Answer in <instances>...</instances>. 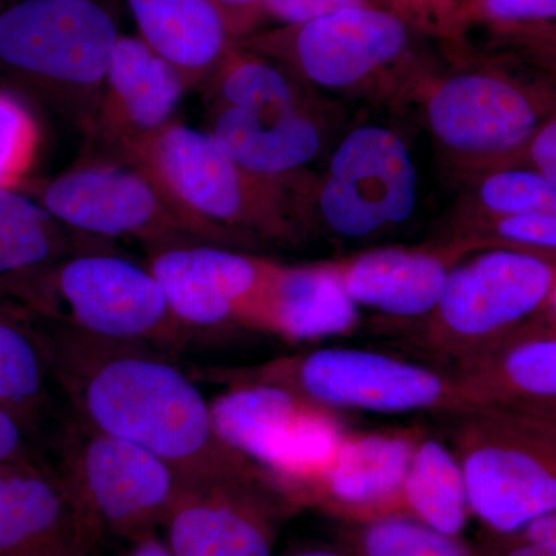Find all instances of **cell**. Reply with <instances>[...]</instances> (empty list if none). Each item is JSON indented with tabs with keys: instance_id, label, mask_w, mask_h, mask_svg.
I'll return each instance as SVG.
<instances>
[{
	"instance_id": "20",
	"label": "cell",
	"mask_w": 556,
	"mask_h": 556,
	"mask_svg": "<svg viewBox=\"0 0 556 556\" xmlns=\"http://www.w3.org/2000/svg\"><path fill=\"white\" fill-rule=\"evenodd\" d=\"M357 308L332 263L287 266L270 262L239 325L287 342H314L353 332Z\"/></svg>"
},
{
	"instance_id": "9",
	"label": "cell",
	"mask_w": 556,
	"mask_h": 556,
	"mask_svg": "<svg viewBox=\"0 0 556 556\" xmlns=\"http://www.w3.org/2000/svg\"><path fill=\"white\" fill-rule=\"evenodd\" d=\"M218 437L300 510V495L331 463L348 428L336 409L265 383L228 387L211 402Z\"/></svg>"
},
{
	"instance_id": "11",
	"label": "cell",
	"mask_w": 556,
	"mask_h": 556,
	"mask_svg": "<svg viewBox=\"0 0 556 556\" xmlns=\"http://www.w3.org/2000/svg\"><path fill=\"white\" fill-rule=\"evenodd\" d=\"M417 170L404 139L379 126L357 127L332 153L318 197L324 222L345 239H365L412 217Z\"/></svg>"
},
{
	"instance_id": "27",
	"label": "cell",
	"mask_w": 556,
	"mask_h": 556,
	"mask_svg": "<svg viewBox=\"0 0 556 556\" xmlns=\"http://www.w3.org/2000/svg\"><path fill=\"white\" fill-rule=\"evenodd\" d=\"M215 108H233L258 113L300 109L291 79L257 53L232 43L212 73Z\"/></svg>"
},
{
	"instance_id": "10",
	"label": "cell",
	"mask_w": 556,
	"mask_h": 556,
	"mask_svg": "<svg viewBox=\"0 0 556 556\" xmlns=\"http://www.w3.org/2000/svg\"><path fill=\"white\" fill-rule=\"evenodd\" d=\"M60 473L101 536L130 541L163 527L182 485L148 450L83 424L68 439Z\"/></svg>"
},
{
	"instance_id": "1",
	"label": "cell",
	"mask_w": 556,
	"mask_h": 556,
	"mask_svg": "<svg viewBox=\"0 0 556 556\" xmlns=\"http://www.w3.org/2000/svg\"><path fill=\"white\" fill-rule=\"evenodd\" d=\"M40 334L51 378L83 426L148 450L182 482L266 477L222 441L211 404L167 351L90 338L65 327Z\"/></svg>"
},
{
	"instance_id": "25",
	"label": "cell",
	"mask_w": 556,
	"mask_h": 556,
	"mask_svg": "<svg viewBox=\"0 0 556 556\" xmlns=\"http://www.w3.org/2000/svg\"><path fill=\"white\" fill-rule=\"evenodd\" d=\"M402 515L448 535H460L471 518L455 453L427 433L417 444L405 478Z\"/></svg>"
},
{
	"instance_id": "33",
	"label": "cell",
	"mask_w": 556,
	"mask_h": 556,
	"mask_svg": "<svg viewBox=\"0 0 556 556\" xmlns=\"http://www.w3.org/2000/svg\"><path fill=\"white\" fill-rule=\"evenodd\" d=\"M473 546L477 556H556V543L530 540L519 529L506 533L484 530Z\"/></svg>"
},
{
	"instance_id": "26",
	"label": "cell",
	"mask_w": 556,
	"mask_h": 556,
	"mask_svg": "<svg viewBox=\"0 0 556 556\" xmlns=\"http://www.w3.org/2000/svg\"><path fill=\"white\" fill-rule=\"evenodd\" d=\"M28 318L0 314V407L33 433L49 404V357L42 334Z\"/></svg>"
},
{
	"instance_id": "8",
	"label": "cell",
	"mask_w": 556,
	"mask_h": 556,
	"mask_svg": "<svg viewBox=\"0 0 556 556\" xmlns=\"http://www.w3.org/2000/svg\"><path fill=\"white\" fill-rule=\"evenodd\" d=\"M555 262L500 248L450 270L419 346L455 368L533 318L555 316Z\"/></svg>"
},
{
	"instance_id": "12",
	"label": "cell",
	"mask_w": 556,
	"mask_h": 556,
	"mask_svg": "<svg viewBox=\"0 0 556 556\" xmlns=\"http://www.w3.org/2000/svg\"><path fill=\"white\" fill-rule=\"evenodd\" d=\"M295 511L266 477L182 482L163 540L174 556H273Z\"/></svg>"
},
{
	"instance_id": "37",
	"label": "cell",
	"mask_w": 556,
	"mask_h": 556,
	"mask_svg": "<svg viewBox=\"0 0 556 556\" xmlns=\"http://www.w3.org/2000/svg\"><path fill=\"white\" fill-rule=\"evenodd\" d=\"M530 155L536 172L556 185V124L548 121L530 138Z\"/></svg>"
},
{
	"instance_id": "39",
	"label": "cell",
	"mask_w": 556,
	"mask_h": 556,
	"mask_svg": "<svg viewBox=\"0 0 556 556\" xmlns=\"http://www.w3.org/2000/svg\"><path fill=\"white\" fill-rule=\"evenodd\" d=\"M283 556H353L338 547H300L288 552Z\"/></svg>"
},
{
	"instance_id": "28",
	"label": "cell",
	"mask_w": 556,
	"mask_h": 556,
	"mask_svg": "<svg viewBox=\"0 0 556 556\" xmlns=\"http://www.w3.org/2000/svg\"><path fill=\"white\" fill-rule=\"evenodd\" d=\"M339 547L353 556H477L460 535H448L408 517L342 522Z\"/></svg>"
},
{
	"instance_id": "6",
	"label": "cell",
	"mask_w": 556,
	"mask_h": 556,
	"mask_svg": "<svg viewBox=\"0 0 556 556\" xmlns=\"http://www.w3.org/2000/svg\"><path fill=\"white\" fill-rule=\"evenodd\" d=\"M453 417L468 506L486 532H514L556 511V419L500 408Z\"/></svg>"
},
{
	"instance_id": "29",
	"label": "cell",
	"mask_w": 556,
	"mask_h": 556,
	"mask_svg": "<svg viewBox=\"0 0 556 556\" xmlns=\"http://www.w3.org/2000/svg\"><path fill=\"white\" fill-rule=\"evenodd\" d=\"M39 144V124L30 108L0 90V189H20L27 181Z\"/></svg>"
},
{
	"instance_id": "22",
	"label": "cell",
	"mask_w": 556,
	"mask_h": 556,
	"mask_svg": "<svg viewBox=\"0 0 556 556\" xmlns=\"http://www.w3.org/2000/svg\"><path fill=\"white\" fill-rule=\"evenodd\" d=\"M138 38L169 62L186 87L211 78L233 40L214 0H126Z\"/></svg>"
},
{
	"instance_id": "40",
	"label": "cell",
	"mask_w": 556,
	"mask_h": 556,
	"mask_svg": "<svg viewBox=\"0 0 556 556\" xmlns=\"http://www.w3.org/2000/svg\"><path fill=\"white\" fill-rule=\"evenodd\" d=\"M7 2H10V0H0V7L5 5Z\"/></svg>"
},
{
	"instance_id": "38",
	"label": "cell",
	"mask_w": 556,
	"mask_h": 556,
	"mask_svg": "<svg viewBox=\"0 0 556 556\" xmlns=\"http://www.w3.org/2000/svg\"><path fill=\"white\" fill-rule=\"evenodd\" d=\"M126 556H174L164 543L163 538L156 535V532L146 533V535L131 541L130 551Z\"/></svg>"
},
{
	"instance_id": "5",
	"label": "cell",
	"mask_w": 556,
	"mask_h": 556,
	"mask_svg": "<svg viewBox=\"0 0 556 556\" xmlns=\"http://www.w3.org/2000/svg\"><path fill=\"white\" fill-rule=\"evenodd\" d=\"M112 159L146 172L193 217L254 244L294 237L278 179L241 169L207 131L172 119L148 137L124 146Z\"/></svg>"
},
{
	"instance_id": "24",
	"label": "cell",
	"mask_w": 556,
	"mask_h": 556,
	"mask_svg": "<svg viewBox=\"0 0 556 556\" xmlns=\"http://www.w3.org/2000/svg\"><path fill=\"white\" fill-rule=\"evenodd\" d=\"M108 244L62 225L21 189H0V288Z\"/></svg>"
},
{
	"instance_id": "21",
	"label": "cell",
	"mask_w": 556,
	"mask_h": 556,
	"mask_svg": "<svg viewBox=\"0 0 556 556\" xmlns=\"http://www.w3.org/2000/svg\"><path fill=\"white\" fill-rule=\"evenodd\" d=\"M475 247H479L477 241L448 251L376 249L332 265L357 306L413 320L427 318L437 308L453 263L466 248Z\"/></svg>"
},
{
	"instance_id": "3",
	"label": "cell",
	"mask_w": 556,
	"mask_h": 556,
	"mask_svg": "<svg viewBox=\"0 0 556 556\" xmlns=\"http://www.w3.org/2000/svg\"><path fill=\"white\" fill-rule=\"evenodd\" d=\"M118 24L100 0H14L0 7V76L89 126Z\"/></svg>"
},
{
	"instance_id": "23",
	"label": "cell",
	"mask_w": 556,
	"mask_h": 556,
	"mask_svg": "<svg viewBox=\"0 0 556 556\" xmlns=\"http://www.w3.org/2000/svg\"><path fill=\"white\" fill-rule=\"evenodd\" d=\"M207 134L241 169L269 179L298 170L321 148L320 130L302 109L258 113L215 108Z\"/></svg>"
},
{
	"instance_id": "2",
	"label": "cell",
	"mask_w": 556,
	"mask_h": 556,
	"mask_svg": "<svg viewBox=\"0 0 556 556\" xmlns=\"http://www.w3.org/2000/svg\"><path fill=\"white\" fill-rule=\"evenodd\" d=\"M0 298L28 317L112 342L178 350L190 331L174 317L148 266L112 249L80 252L0 288Z\"/></svg>"
},
{
	"instance_id": "15",
	"label": "cell",
	"mask_w": 556,
	"mask_h": 556,
	"mask_svg": "<svg viewBox=\"0 0 556 556\" xmlns=\"http://www.w3.org/2000/svg\"><path fill=\"white\" fill-rule=\"evenodd\" d=\"M101 538L60 470L0 468V556H91Z\"/></svg>"
},
{
	"instance_id": "31",
	"label": "cell",
	"mask_w": 556,
	"mask_h": 556,
	"mask_svg": "<svg viewBox=\"0 0 556 556\" xmlns=\"http://www.w3.org/2000/svg\"><path fill=\"white\" fill-rule=\"evenodd\" d=\"M495 237L489 243L501 244V248L517 249V251L532 252V254L547 255L556 248V214L507 215L497 217Z\"/></svg>"
},
{
	"instance_id": "4",
	"label": "cell",
	"mask_w": 556,
	"mask_h": 556,
	"mask_svg": "<svg viewBox=\"0 0 556 556\" xmlns=\"http://www.w3.org/2000/svg\"><path fill=\"white\" fill-rule=\"evenodd\" d=\"M200 375L228 387L285 388L336 412H426L453 417L475 409L452 372L358 348H318L252 367L203 369Z\"/></svg>"
},
{
	"instance_id": "16",
	"label": "cell",
	"mask_w": 556,
	"mask_h": 556,
	"mask_svg": "<svg viewBox=\"0 0 556 556\" xmlns=\"http://www.w3.org/2000/svg\"><path fill=\"white\" fill-rule=\"evenodd\" d=\"M269 263L229 248L188 244L150 252L146 266L159 281L174 317L193 332L239 324Z\"/></svg>"
},
{
	"instance_id": "7",
	"label": "cell",
	"mask_w": 556,
	"mask_h": 556,
	"mask_svg": "<svg viewBox=\"0 0 556 556\" xmlns=\"http://www.w3.org/2000/svg\"><path fill=\"white\" fill-rule=\"evenodd\" d=\"M75 232L98 240L139 241L149 251L214 244L249 247L244 237L193 217L179 207L146 172L129 164H87L20 188Z\"/></svg>"
},
{
	"instance_id": "30",
	"label": "cell",
	"mask_w": 556,
	"mask_h": 556,
	"mask_svg": "<svg viewBox=\"0 0 556 556\" xmlns=\"http://www.w3.org/2000/svg\"><path fill=\"white\" fill-rule=\"evenodd\" d=\"M479 199L496 217L556 214V185L532 170H503L490 175L479 189Z\"/></svg>"
},
{
	"instance_id": "35",
	"label": "cell",
	"mask_w": 556,
	"mask_h": 556,
	"mask_svg": "<svg viewBox=\"0 0 556 556\" xmlns=\"http://www.w3.org/2000/svg\"><path fill=\"white\" fill-rule=\"evenodd\" d=\"M482 9L496 21H548L555 17L556 0H482Z\"/></svg>"
},
{
	"instance_id": "14",
	"label": "cell",
	"mask_w": 556,
	"mask_h": 556,
	"mask_svg": "<svg viewBox=\"0 0 556 556\" xmlns=\"http://www.w3.org/2000/svg\"><path fill=\"white\" fill-rule=\"evenodd\" d=\"M426 430L420 427L346 431L331 463L300 495L340 522L404 517L402 489Z\"/></svg>"
},
{
	"instance_id": "36",
	"label": "cell",
	"mask_w": 556,
	"mask_h": 556,
	"mask_svg": "<svg viewBox=\"0 0 556 556\" xmlns=\"http://www.w3.org/2000/svg\"><path fill=\"white\" fill-rule=\"evenodd\" d=\"M233 42L247 36L255 22L265 14V0H214Z\"/></svg>"
},
{
	"instance_id": "13",
	"label": "cell",
	"mask_w": 556,
	"mask_h": 556,
	"mask_svg": "<svg viewBox=\"0 0 556 556\" xmlns=\"http://www.w3.org/2000/svg\"><path fill=\"white\" fill-rule=\"evenodd\" d=\"M407 42V28L394 14L356 7L295 25L292 33L233 43L260 56L292 62L311 83L339 90L358 86L396 61Z\"/></svg>"
},
{
	"instance_id": "32",
	"label": "cell",
	"mask_w": 556,
	"mask_h": 556,
	"mask_svg": "<svg viewBox=\"0 0 556 556\" xmlns=\"http://www.w3.org/2000/svg\"><path fill=\"white\" fill-rule=\"evenodd\" d=\"M356 7H368V0H265L263 3L265 13L294 27Z\"/></svg>"
},
{
	"instance_id": "17",
	"label": "cell",
	"mask_w": 556,
	"mask_h": 556,
	"mask_svg": "<svg viewBox=\"0 0 556 556\" xmlns=\"http://www.w3.org/2000/svg\"><path fill=\"white\" fill-rule=\"evenodd\" d=\"M471 408L556 419L555 316L533 318L452 368Z\"/></svg>"
},
{
	"instance_id": "18",
	"label": "cell",
	"mask_w": 556,
	"mask_h": 556,
	"mask_svg": "<svg viewBox=\"0 0 556 556\" xmlns=\"http://www.w3.org/2000/svg\"><path fill=\"white\" fill-rule=\"evenodd\" d=\"M428 124L442 146L485 159L515 152L538 130L536 105L521 87L500 76H453L431 93Z\"/></svg>"
},
{
	"instance_id": "34",
	"label": "cell",
	"mask_w": 556,
	"mask_h": 556,
	"mask_svg": "<svg viewBox=\"0 0 556 556\" xmlns=\"http://www.w3.org/2000/svg\"><path fill=\"white\" fill-rule=\"evenodd\" d=\"M31 437L33 431L20 417L0 407V468L38 460Z\"/></svg>"
},
{
	"instance_id": "19",
	"label": "cell",
	"mask_w": 556,
	"mask_h": 556,
	"mask_svg": "<svg viewBox=\"0 0 556 556\" xmlns=\"http://www.w3.org/2000/svg\"><path fill=\"white\" fill-rule=\"evenodd\" d=\"M186 90L169 62L141 39L121 35L86 131L113 156L170 123Z\"/></svg>"
}]
</instances>
